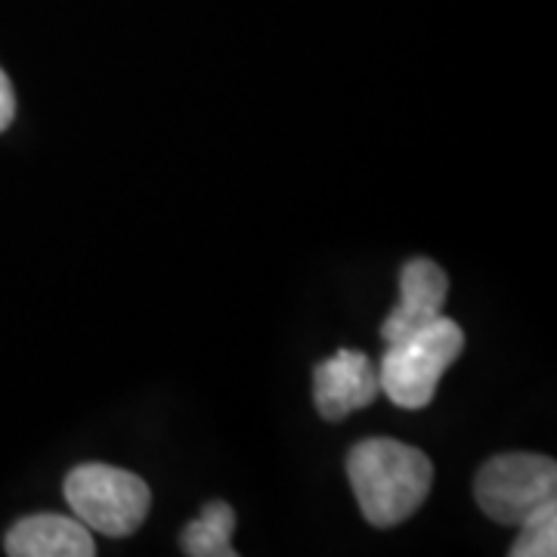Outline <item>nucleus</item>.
Segmentation results:
<instances>
[{
    "instance_id": "8",
    "label": "nucleus",
    "mask_w": 557,
    "mask_h": 557,
    "mask_svg": "<svg viewBox=\"0 0 557 557\" xmlns=\"http://www.w3.org/2000/svg\"><path fill=\"white\" fill-rule=\"evenodd\" d=\"M233 530L236 511L223 498H214L201 508V515L180 536V545L189 557H233Z\"/></svg>"
},
{
    "instance_id": "6",
    "label": "nucleus",
    "mask_w": 557,
    "mask_h": 557,
    "mask_svg": "<svg viewBox=\"0 0 557 557\" xmlns=\"http://www.w3.org/2000/svg\"><path fill=\"white\" fill-rule=\"evenodd\" d=\"M449 295V276L443 267L428 258L409 260L399 273V304L381 325V338L387 344L412 335L443 317V304Z\"/></svg>"
},
{
    "instance_id": "1",
    "label": "nucleus",
    "mask_w": 557,
    "mask_h": 557,
    "mask_svg": "<svg viewBox=\"0 0 557 557\" xmlns=\"http://www.w3.org/2000/svg\"><path fill=\"white\" fill-rule=\"evenodd\" d=\"M347 478L359 511L372 527H397L409 520L434 483V465L421 449L391 437L359 440L347 456Z\"/></svg>"
},
{
    "instance_id": "2",
    "label": "nucleus",
    "mask_w": 557,
    "mask_h": 557,
    "mask_svg": "<svg viewBox=\"0 0 557 557\" xmlns=\"http://www.w3.org/2000/svg\"><path fill=\"white\" fill-rule=\"evenodd\" d=\"M461 347L465 332L449 317H437L431 325L387 344L379 366L381 394L399 409H424Z\"/></svg>"
},
{
    "instance_id": "7",
    "label": "nucleus",
    "mask_w": 557,
    "mask_h": 557,
    "mask_svg": "<svg viewBox=\"0 0 557 557\" xmlns=\"http://www.w3.org/2000/svg\"><path fill=\"white\" fill-rule=\"evenodd\" d=\"M10 557H94V533L75 515H32L16 520L3 539Z\"/></svg>"
},
{
    "instance_id": "5",
    "label": "nucleus",
    "mask_w": 557,
    "mask_h": 557,
    "mask_svg": "<svg viewBox=\"0 0 557 557\" xmlns=\"http://www.w3.org/2000/svg\"><path fill=\"white\" fill-rule=\"evenodd\" d=\"M381 394L379 366L359 350H338L313 372V403L325 421H341L372 406Z\"/></svg>"
},
{
    "instance_id": "10",
    "label": "nucleus",
    "mask_w": 557,
    "mask_h": 557,
    "mask_svg": "<svg viewBox=\"0 0 557 557\" xmlns=\"http://www.w3.org/2000/svg\"><path fill=\"white\" fill-rule=\"evenodd\" d=\"M13 119H16V90L7 78V72L0 69V134L13 124Z\"/></svg>"
},
{
    "instance_id": "9",
    "label": "nucleus",
    "mask_w": 557,
    "mask_h": 557,
    "mask_svg": "<svg viewBox=\"0 0 557 557\" xmlns=\"http://www.w3.org/2000/svg\"><path fill=\"white\" fill-rule=\"evenodd\" d=\"M520 536L511 545V557H555L557 555V502L536 508L520 520Z\"/></svg>"
},
{
    "instance_id": "4",
    "label": "nucleus",
    "mask_w": 557,
    "mask_h": 557,
    "mask_svg": "<svg viewBox=\"0 0 557 557\" xmlns=\"http://www.w3.org/2000/svg\"><path fill=\"white\" fill-rule=\"evenodd\" d=\"M555 458L536 456V453H505L490 458L474 480L480 511L505 527H518L536 508L555 502Z\"/></svg>"
},
{
    "instance_id": "3",
    "label": "nucleus",
    "mask_w": 557,
    "mask_h": 557,
    "mask_svg": "<svg viewBox=\"0 0 557 557\" xmlns=\"http://www.w3.org/2000/svg\"><path fill=\"white\" fill-rule=\"evenodd\" d=\"M65 502L90 533L124 539L143 527L152 508V493L134 471L90 461L65 478Z\"/></svg>"
}]
</instances>
